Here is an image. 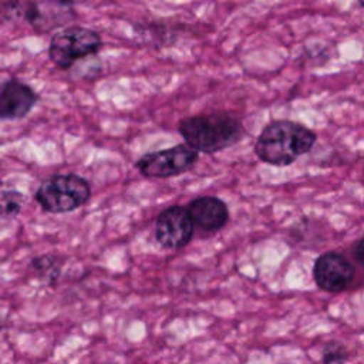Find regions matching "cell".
I'll return each instance as SVG.
<instances>
[{
  "mask_svg": "<svg viewBox=\"0 0 364 364\" xmlns=\"http://www.w3.org/2000/svg\"><path fill=\"white\" fill-rule=\"evenodd\" d=\"M316 141V132L306 125L290 119H276L269 122L259 134L255 154L264 164L289 166L301 155L310 152Z\"/></svg>",
  "mask_w": 364,
  "mask_h": 364,
  "instance_id": "1",
  "label": "cell"
},
{
  "mask_svg": "<svg viewBox=\"0 0 364 364\" xmlns=\"http://www.w3.org/2000/svg\"><path fill=\"white\" fill-rule=\"evenodd\" d=\"M178 132L196 152L215 154L237 144L243 136L242 122L225 111L182 118Z\"/></svg>",
  "mask_w": 364,
  "mask_h": 364,
  "instance_id": "2",
  "label": "cell"
},
{
  "mask_svg": "<svg viewBox=\"0 0 364 364\" xmlns=\"http://www.w3.org/2000/svg\"><path fill=\"white\" fill-rule=\"evenodd\" d=\"M91 198L90 182L77 173H55L44 179L34 199L44 212L67 213L85 205Z\"/></svg>",
  "mask_w": 364,
  "mask_h": 364,
  "instance_id": "3",
  "label": "cell"
},
{
  "mask_svg": "<svg viewBox=\"0 0 364 364\" xmlns=\"http://www.w3.org/2000/svg\"><path fill=\"white\" fill-rule=\"evenodd\" d=\"M102 40L95 30L84 26H68L57 31L48 46V57L60 70H68L75 61L97 54Z\"/></svg>",
  "mask_w": 364,
  "mask_h": 364,
  "instance_id": "4",
  "label": "cell"
},
{
  "mask_svg": "<svg viewBox=\"0 0 364 364\" xmlns=\"http://www.w3.org/2000/svg\"><path fill=\"white\" fill-rule=\"evenodd\" d=\"M199 152L186 144L172 148L146 152L135 162V168L146 178H172L192 169L198 162Z\"/></svg>",
  "mask_w": 364,
  "mask_h": 364,
  "instance_id": "5",
  "label": "cell"
},
{
  "mask_svg": "<svg viewBox=\"0 0 364 364\" xmlns=\"http://www.w3.org/2000/svg\"><path fill=\"white\" fill-rule=\"evenodd\" d=\"M195 223L186 206L172 205L165 208L155 222V239L168 250L185 247L193 237Z\"/></svg>",
  "mask_w": 364,
  "mask_h": 364,
  "instance_id": "6",
  "label": "cell"
},
{
  "mask_svg": "<svg viewBox=\"0 0 364 364\" xmlns=\"http://www.w3.org/2000/svg\"><path fill=\"white\" fill-rule=\"evenodd\" d=\"M355 277L354 264L338 252L321 253L313 264V279L317 287L327 293H341Z\"/></svg>",
  "mask_w": 364,
  "mask_h": 364,
  "instance_id": "7",
  "label": "cell"
},
{
  "mask_svg": "<svg viewBox=\"0 0 364 364\" xmlns=\"http://www.w3.org/2000/svg\"><path fill=\"white\" fill-rule=\"evenodd\" d=\"M38 101V94L26 82L17 78L3 81L0 90L1 119L24 118Z\"/></svg>",
  "mask_w": 364,
  "mask_h": 364,
  "instance_id": "8",
  "label": "cell"
},
{
  "mask_svg": "<svg viewBox=\"0 0 364 364\" xmlns=\"http://www.w3.org/2000/svg\"><path fill=\"white\" fill-rule=\"evenodd\" d=\"M186 208L195 226L206 232H216L229 220V208L218 196H198Z\"/></svg>",
  "mask_w": 364,
  "mask_h": 364,
  "instance_id": "9",
  "label": "cell"
},
{
  "mask_svg": "<svg viewBox=\"0 0 364 364\" xmlns=\"http://www.w3.org/2000/svg\"><path fill=\"white\" fill-rule=\"evenodd\" d=\"M63 260L53 253H46L31 259L30 269L34 272L37 277L48 284H54L61 273Z\"/></svg>",
  "mask_w": 364,
  "mask_h": 364,
  "instance_id": "10",
  "label": "cell"
},
{
  "mask_svg": "<svg viewBox=\"0 0 364 364\" xmlns=\"http://www.w3.org/2000/svg\"><path fill=\"white\" fill-rule=\"evenodd\" d=\"M348 360V351L344 344L338 341H328L321 351L323 364H346Z\"/></svg>",
  "mask_w": 364,
  "mask_h": 364,
  "instance_id": "11",
  "label": "cell"
},
{
  "mask_svg": "<svg viewBox=\"0 0 364 364\" xmlns=\"http://www.w3.org/2000/svg\"><path fill=\"white\" fill-rule=\"evenodd\" d=\"M23 196L17 191H4L1 193V212L3 216H17L21 210Z\"/></svg>",
  "mask_w": 364,
  "mask_h": 364,
  "instance_id": "12",
  "label": "cell"
},
{
  "mask_svg": "<svg viewBox=\"0 0 364 364\" xmlns=\"http://www.w3.org/2000/svg\"><path fill=\"white\" fill-rule=\"evenodd\" d=\"M351 253L354 260L364 267V236L357 239L351 246Z\"/></svg>",
  "mask_w": 364,
  "mask_h": 364,
  "instance_id": "13",
  "label": "cell"
},
{
  "mask_svg": "<svg viewBox=\"0 0 364 364\" xmlns=\"http://www.w3.org/2000/svg\"><path fill=\"white\" fill-rule=\"evenodd\" d=\"M358 4H360L361 7H364V0H360V1H358Z\"/></svg>",
  "mask_w": 364,
  "mask_h": 364,
  "instance_id": "14",
  "label": "cell"
}]
</instances>
